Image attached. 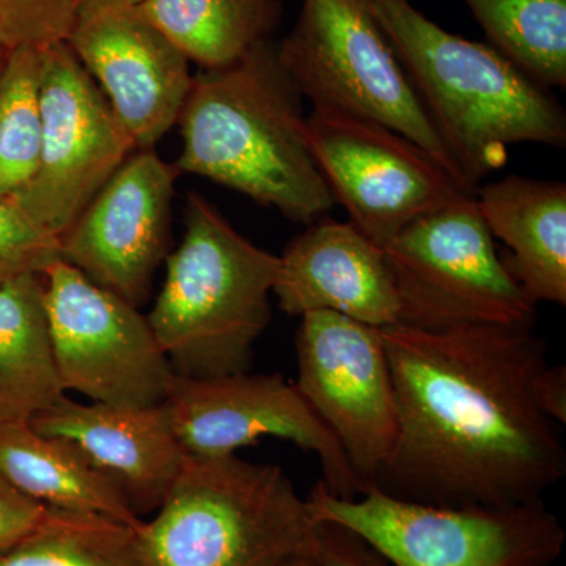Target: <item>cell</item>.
Returning <instances> with one entry per match:
<instances>
[{
	"mask_svg": "<svg viewBox=\"0 0 566 566\" xmlns=\"http://www.w3.org/2000/svg\"><path fill=\"white\" fill-rule=\"evenodd\" d=\"M136 150L177 125L191 92V62L137 7L82 0L66 41Z\"/></svg>",
	"mask_w": 566,
	"mask_h": 566,
	"instance_id": "14",
	"label": "cell"
},
{
	"mask_svg": "<svg viewBox=\"0 0 566 566\" xmlns=\"http://www.w3.org/2000/svg\"><path fill=\"white\" fill-rule=\"evenodd\" d=\"M277 51L312 109L365 118L400 133L471 192L368 0H303L300 18Z\"/></svg>",
	"mask_w": 566,
	"mask_h": 566,
	"instance_id": "7",
	"label": "cell"
},
{
	"mask_svg": "<svg viewBox=\"0 0 566 566\" xmlns=\"http://www.w3.org/2000/svg\"><path fill=\"white\" fill-rule=\"evenodd\" d=\"M9 54H0V73H2L3 65H6V59Z\"/></svg>",
	"mask_w": 566,
	"mask_h": 566,
	"instance_id": "32",
	"label": "cell"
},
{
	"mask_svg": "<svg viewBox=\"0 0 566 566\" xmlns=\"http://www.w3.org/2000/svg\"><path fill=\"white\" fill-rule=\"evenodd\" d=\"M297 387L344 449L363 494L397 439L392 371L381 329L334 312L301 316Z\"/></svg>",
	"mask_w": 566,
	"mask_h": 566,
	"instance_id": "13",
	"label": "cell"
},
{
	"mask_svg": "<svg viewBox=\"0 0 566 566\" xmlns=\"http://www.w3.org/2000/svg\"><path fill=\"white\" fill-rule=\"evenodd\" d=\"M314 521L352 528L394 566H551L565 546L560 521L539 501L442 506L371 486L352 501L316 483L305 497Z\"/></svg>",
	"mask_w": 566,
	"mask_h": 566,
	"instance_id": "6",
	"label": "cell"
},
{
	"mask_svg": "<svg viewBox=\"0 0 566 566\" xmlns=\"http://www.w3.org/2000/svg\"><path fill=\"white\" fill-rule=\"evenodd\" d=\"M185 237L147 316L177 375L240 374L271 319L281 259L245 240L199 193L186 203Z\"/></svg>",
	"mask_w": 566,
	"mask_h": 566,
	"instance_id": "4",
	"label": "cell"
},
{
	"mask_svg": "<svg viewBox=\"0 0 566 566\" xmlns=\"http://www.w3.org/2000/svg\"><path fill=\"white\" fill-rule=\"evenodd\" d=\"M495 51L551 91L566 85V0H464Z\"/></svg>",
	"mask_w": 566,
	"mask_h": 566,
	"instance_id": "22",
	"label": "cell"
},
{
	"mask_svg": "<svg viewBox=\"0 0 566 566\" xmlns=\"http://www.w3.org/2000/svg\"><path fill=\"white\" fill-rule=\"evenodd\" d=\"M305 136L335 203L381 249L409 223L474 196L419 145L379 123L312 109Z\"/></svg>",
	"mask_w": 566,
	"mask_h": 566,
	"instance_id": "10",
	"label": "cell"
},
{
	"mask_svg": "<svg viewBox=\"0 0 566 566\" xmlns=\"http://www.w3.org/2000/svg\"><path fill=\"white\" fill-rule=\"evenodd\" d=\"M59 260L61 240L33 221L13 197L0 196V286L43 275Z\"/></svg>",
	"mask_w": 566,
	"mask_h": 566,
	"instance_id": "25",
	"label": "cell"
},
{
	"mask_svg": "<svg viewBox=\"0 0 566 566\" xmlns=\"http://www.w3.org/2000/svg\"><path fill=\"white\" fill-rule=\"evenodd\" d=\"M475 202L506 245V270L534 303L566 304V185L510 175L479 186Z\"/></svg>",
	"mask_w": 566,
	"mask_h": 566,
	"instance_id": "18",
	"label": "cell"
},
{
	"mask_svg": "<svg viewBox=\"0 0 566 566\" xmlns=\"http://www.w3.org/2000/svg\"><path fill=\"white\" fill-rule=\"evenodd\" d=\"M43 303L63 392L120 406L167 400L177 371L137 305L63 260L44 271Z\"/></svg>",
	"mask_w": 566,
	"mask_h": 566,
	"instance_id": "9",
	"label": "cell"
},
{
	"mask_svg": "<svg viewBox=\"0 0 566 566\" xmlns=\"http://www.w3.org/2000/svg\"><path fill=\"white\" fill-rule=\"evenodd\" d=\"M273 294L286 315L334 312L374 327L400 323L385 251L353 223L319 219L286 245Z\"/></svg>",
	"mask_w": 566,
	"mask_h": 566,
	"instance_id": "16",
	"label": "cell"
},
{
	"mask_svg": "<svg viewBox=\"0 0 566 566\" xmlns=\"http://www.w3.org/2000/svg\"><path fill=\"white\" fill-rule=\"evenodd\" d=\"M282 566H316L314 558L308 556V554H304V556H297L292 558V560L286 562L285 565Z\"/></svg>",
	"mask_w": 566,
	"mask_h": 566,
	"instance_id": "30",
	"label": "cell"
},
{
	"mask_svg": "<svg viewBox=\"0 0 566 566\" xmlns=\"http://www.w3.org/2000/svg\"><path fill=\"white\" fill-rule=\"evenodd\" d=\"M0 566H148L136 528L48 509L39 526L0 553Z\"/></svg>",
	"mask_w": 566,
	"mask_h": 566,
	"instance_id": "23",
	"label": "cell"
},
{
	"mask_svg": "<svg viewBox=\"0 0 566 566\" xmlns=\"http://www.w3.org/2000/svg\"><path fill=\"white\" fill-rule=\"evenodd\" d=\"M137 9L200 70L271 41L283 14L281 0H144Z\"/></svg>",
	"mask_w": 566,
	"mask_h": 566,
	"instance_id": "21",
	"label": "cell"
},
{
	"mask_svg": "<svg viewBox=\"0 0 566 566\" xmlns=\"http://www.w3.org/2000/svg\"><path fill=\"white\" fill-rule=\"evenodd\" d=\"M82 2V0H81ZM107 2H117L123 3V6H133V7H139L144 0H107Z\"/></svg>",
	"mask_w": 566,
	"mask_h": 566,
	"instance_id": "31",
	"label": "cell"
},
{
	"mask_svg": "<svg viewBox=\"0 0 566 566\" xmlns=\"http://www.w3.org/2000/svg\"><path fill=\"white\" fill-rule=\"evenodd\" d=\"M539 405L553 422H566V370L564 365L547 367L538 386Z\"/></svg>",
	"mask_w": 566,
	"mask_h": 566,
	"instance_id": "29",
	"label": "cell"
},
{
	"mask_svg": "<svg viewBox=\"0 0 566 566\" xmlns=\"http://www.w3.org/2000/svg\"><path fill=\"white\" fill-rule=\"evenodd\" d=\"M164 405L188 457L234 455L238 449L259 444L264 438H277L318 458L323 472L319 482L331 494L346 501L363 494L337 439L294 382L281 375H177Z\"/></svg>",
	"mask_w": 566,
	"mask_h": 566,
	"instance_id": "12",
	"label": "cell"
},
{
	"mask_svg": "<svg viewBox=\"0 0 566 566\" xmlns=\"http://www.w3.org/2000/svg\"><path fill=\"white\" fill-rule=\"evenodd\" d=\"M315 521L281 465L186 458L136 528L148 566H282L308 554Z\"/></svg>",
	"mask_w": 566,
	"mask_h": 566,
	"instance_id": "5",
	"label": "cell"
},
{
	"mask_svg": "<svg viewBox=\"0 0 566 566\" xmlns=\"http://www.w3.org/2000/svg\"><path fill=\"white\" fill-rule=\"evenodd\" d=\"M465 188L505 164L510 145H566L556 96L488 44L444 31L409 0H368Z\"/></svg>",
	"mask_w": 566,
	"mask_h": 566,
	"instance_id": "3",
	"label": "cell"
},
{
	"mask_svg": "<svg viewBox=\"0 0 566 566\" xmlns=\"http://www.w3.org/2000/svg\"><path fill=\"white\" fill-rule=\"evenodd\" d=\"M308 556L316 566H394L363 536L331 521H315Z\"/></svg>",
	"mask_w": 566,
	"mask_h": 566,
	"instance_id": "27",
	"label": "cell"
},
{
	"mask_svg": "<svg viewBox=\"0 0 566 566\" xmlns=\"http://www.w3.org/2000/svg\"><path fill=\"white\" fill-rule=\"evenodd\" d=\"M43 48L10 52L0 73V196L31 182L41 147L40 73Z\"/></svg>",
	"mask_w": 566,
	"mask_h": 566,
	"instance_id": "24",
	"label": "cell"
},
{
	"mask_svg": "<svg viewBox=\"0 0 566 566\" xmlns=\"http://www.w3.org/2000/svg\"><path fill=\"white\" fill-rule=\"evenodd\" d=\"M29 423L76 446L122 488L140 517L163 504L188 458L164 403H80L65 395Z\"/></svg>",
	"mask_w": 566,
	"mask_h": 566,
	"instance_id": "17",
	"label": "cell"
},
{
	"mask_svg": "<svg viewBox=\"0 0 566 566\" xmlns=\"http://www.w3.org/2000/svg\"><path fill=\"white\" fill-rule=\"evenodd\" d=\"M48 509L14 490L0 476V553L39 526Z\"/></svg>",
	"mask_w": 566,
	"mask_h": 566,
	"instance_id": "28",
	"label": "cell"
},
{
	"mask_svg": "<svg viewBox=\"0 0 566 566\" xmlns=\"http://www.w3.org/2000/svg\"><path fill=\"white\" fill-rule=\"evenodd\" d=\"M81 0H0V54L69 41Z\"/></svg>",
	"mask_w": 566,
	"mask_h": 566,
	"instance_id": "26",
	"label": "cell"
},
{
	"mask_svg": "<svg viewBox=\"0 0 566 566\" xmlns=\"http://www.w3.org/2000/svg\"><path fill=\"white\" fill-rule=\"evenodd\" d=\"M400 323L422 331L475 324L534 329L536 303L506 270L468 196L409 223L382 248Z\"/></svg>",
	"mask_w": 566,
	"mask_h": 566,
	"instance_id": "8",
	"label": "cell"
},
{
	"mask_svg": "<svg viewBox=\"0 0 566 566\" xmlns=\"http://www.w3.org/2000/svg\"><path fill=\"white\" fill-rule=\"evenodd\" d=\"M178 175L155 148L134 151L61 238L63 262L140 304L166 259Z\"/></svg>",
	"mask_w": 566,
	"mask_h": 566,
	"instance_id": "15",
	"label": "cell"
},
{
	"mask_svg": "<svg viewBox=\"0 0 566 566\" xmlns=\"http://www.w3.org/2000/svg\"><path fill=\"white\" fill-rule=\"evenodd\" d=\"M303 95L273 41L222 69L193 76L177 125L178 174L207 178L311 226L335 200L307 136Z\"/></svg>",
	"mask_w": 566,
	"mask_h": 566,
	"instance_id": "2",
	"label": "cell"
},
{
	"mask_svg": "<svg viewBox=\"0 0 566 566\" xmlns=\"http://www.w3.org/2000/svg\"><path fill=\"white\" fill-rule=\"evenodd\" d=\"M40 107L39 166L13 199L61 240L136 147L66 41L41 50Z\"/></svg>",
	"mask_w": 566,
	"mask_h": 566,
	"instance_id": "11",
	"label": "cell"
},
{
	"mask_svg": "<svg viewBox=\"0 0 566 566\" xmlns=\"http://www.w3.org/2000/svg\"><path fill=\"white\" fill-rule=\"evenodd\" d=\"M0 476L46 509L142 523L122 488L76 446L29 422H0Z\"/></svg>",
	"mask_w": 566,
	"mask_h": 566,
	"instance_id": "19",
	"label": "cell"
},
{
	"mask_svg": "<svg viewBox=\"0 0 566 566\" xmlns=\"http://www.w3.org/2000/svg\"><path fill=\"white\" fill-rule=\"evenodd\" d=\"M397 439L375 488L442 506L539 501L566 453L539 405L547 344L516 326L381 327Z\"/></svg>",
	"mask_w": 566,
	"mask_h": 566,
	"instance_id": "1",
	"label": "cell"
},
{
	"mask_svg": "<svg viewBox=\"0 0 566 566\" xmlns=\"http://www.w3.org/2000/svg\"><path fill=\"white\" fill-rule=\"evenodd\" d=\"M65 397L43 303V275L0 286V422H29Z\"/></svg>",
	"mask_w": 566,
	"mask_h": 566,
	"instance_id": "20",
	"label": "cell"
}]
</instances>
